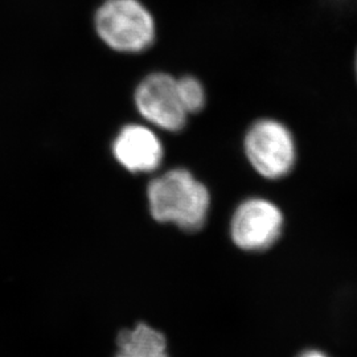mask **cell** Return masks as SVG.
Listing matches in <instances>:
<instances>
[{
  "label": "cell",
  "instance_id": "7a4b0ae2",
  "mask_svg": "<svg viewBox=\"0 0 357 357\" xmlns=\"http://www.w3.org/2000/svg\"><path fill=\"white\" fill-rule=\"evenodd\" d=\"M96 29L112 50L138 53L155 38V23L139 0H106L96 13Z\"/></svg>",
  "mask_w": 357,
  "mask_h": 357
},
{
  "label": "cell",
  "instance_id": "5b68a950",
  "mask_svg": "<svg viewBox=\"0 0 357 357\" xmlns=\"http://www.w3.org/2000/svg\"><path fill=\"white\" fill-rule=\"evenodd\" d=\"M135 105L139 114L153 126L166 131H180L187 116L180 97L176 78L166 73L146 77L135 90Z\"/></svg>",
  "mask_w": 357,
  "mask_h": 357
},
{
  "label": "cell",
  "instance_id": "9c48e42d",
  "mask_svg": "<svg viewBox=\"0 0 357 357\" xmlns=\"http://www.w3.org/2000/svg\"><path fill=\"white\" fill-rule=\"evenodd\" d=\"M298 357H331L328 354H326L324 351H320V349H315V348H311V349H306L303 351L301 355Z\"/></svg>",
  "mask_w": 357,
  "mask_h": 357
},
{
  "label": "cell",
  "instance_id": "52a82bcc",
  "mask_svg": "<svg viewBox=\"0 0 357 357\" xmlns=\"http://www.w3.org/2000/svg\"><path fill=\"white\" fill-rule=\"evenodd\" d=\"M116 345L115 357H169L165 335L144 323L121 332Z\"/></svg>",
  "mask_w": 357,
  "mask_h": 357
},
{
  "label": "cell",
  "instance_id": "277c9868",
  "mask_svg": "<svg viewBox=\"0 0 357 357\" xmlns=\"http://www.w3.org/2000/svg\"><path fill=\"white\" fill-rule=\"evenodd\" d=\"M281 209L266 199L245 200L236 209L230 222L233 243L246 252H261L271 248L281 237Z\"/></svg>",
  "mask_w": 357,
  "mask_h": 357
},
{
  "label": "cell",
  "instance_id": "3957f363",
  "mask_svg": "<svg viewBox=\"0 0 357 357\" xmlns=\"http://www.w3.org/2000/svg\"><path fill=\"white\" fill-rule=\"evenodd\" d=\"M245 153L255 171L270 180L287 176L296 162L293 134L275 119L257 121L245 137Z\"/></svg>",
  "mask_w": 357,
  "mask_h": 357
},
{
  "label": "cell",
  "instance_id": "30bf717a",
  "mask_svg": "<svg viewBox=\"0 0 357 357\" xmlns=\"http://www.w3.org/2000/svg\"><path fill=\"white\" fill-rule=\"evenodd\" d=\"M355 69H356V78H357V51H356V57H355Z\"/></svg>",
  "mask_w": 357,
  "mask_h": 357
},
{
  "label": "cell",
  "instance_id": "8992f818",
  "mask_svg": "<svg viewBox=\"0 0 357 357\" xmlns=\"http://www.w3.org/2000/svg\"><path fill=\"white\" fill-rule=\"evenodd\" d=\"M113 153L116 162L130 172H153L163 160V146L153 130L128 125L115 138Z\"/></svg>",
  "mask_w": 357,
  "mask_h": 357
},
{
  "label": "cell",
  "instance_id": "ba28073f",
  "mask_svg": "<svg viewBox=\"0 0 357 357\" xmlns=\"http://www.w3.org/2000/svg\"><path fill=\"white\" fill-rule=\"evenodd\" d=\"M178 97L187 114H195L203 110L205 105V91L202 82L195 77L176 78Z\"/></svg>",
  "mask_w": 357,
  "mask_h": 357
},
{
  "label": "cell",
  "instance_id": "6da1fadb",
  "mask_svg": "<svg viewBox=\"0 0 357 357\" xmlns=\"http://www.w3.org/2000/svg\"><path fill=\"white\" fill-rule=\"evenodd\" d=\"M151 216L172 222L180 229L203 228L211 206V195L190 171L176 168L151 180L147 188Z\"/></svg>",
  "mask_w": 357,
  "mask_h": 357
}]
</instances>
